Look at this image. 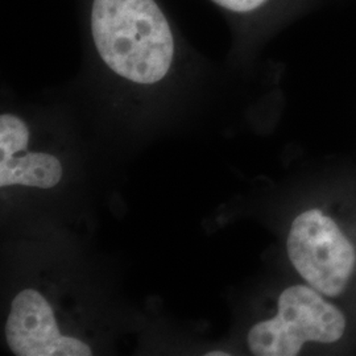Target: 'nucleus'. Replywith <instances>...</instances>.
<instances>
[{
	"mask_svg": "<svg viewBox=\"0 0 356 356\" xmlns=\"http://www.w3.org/2000/svg\"><path fill=\"white\" fill-rule=\"evenodd\" d=\"M343 313L310 285H294L281 293L277 314L256 323L248 347L257 356L298 355L306 343L338 342L346 332Z\"/></svg>",
	"mask_w": 356,
	"mask_h": 356,
	"instance_id": "nucleus-1",
	"label": "nucleus"
},
{
	"mask_svg": "<svg viewBox=\"0 0 356 356\" xmlns=\"http://www.w3.org/2000/svg\"><path fill=\"white\" fill-rule=\"evenodd\" d=\"M288 254L300 276L326 297L343 293L356 264L353 243L331 216L310 209L293 220Z\"/></svg>",
	"mask_w": 356,
	"mask_h": 356,
	"instance_id": "nucleus-2",
	"label": "nucleus"
},
{
	"mask_svg": "<svg viewBox=\"0 0 356 356\" xmlns=\"http://www.w3.org/2000/svg\"><path fill=\"white\" fill-rule=\"evenodd\" d=\"M11 351L19 356H89L88 344L65 337L57 326L48 301L35 289H26L13 298L6 325Z\"/></svg>",
	"mask_w": 356,
	"mask_h": 356,
	"instance_id": "nucleus-3",
	"label": "nucleus"
},
{
	"mask_svg": "<svg viewBox=\"0 0 356 356\" xmlns=\"http://www.w3.org/2000/svg\"><path fill=\"white\" fill-rule=\"evenodd\" d=\"M223 15L232 47L248 51L261 47L286 26L332 0H207Z\"/></svg>",
	"mask_w": 356,
	"mask_h": 356,
	"instance_id": "nucleus-4",
	"label": "nucleus"
},
{
	"mask_svg": "<svg viewBox=\"0 0 356 356\" xmlns=\"http://www.w3.org/2000/svg\"><path fill=\"white\" fill-rule=\"evenodd\" d=\"M63 177V166L49 153H26L0 157V185H24L41 189L56 186Z\"/></svg>",
	"mask_w": 356,
	"mask_h": 356,
	"instance_id": "nucleus-5",
	"label": "nucleus"
},
{
	"mask_svg": "<svg viewBox=\"0 0 356 356\" xmlns=\"http://www.w3.org/2000/svg\"><path fill=\"white\" fill-rule=\"evenodd\" d=\"M229 353H220V351H214V353H209L207 356H229Z\"/></svg>",
	"mask_w": 356,
	"mask_h": 356,
	"instance_id": "nucleus-6",
	"label": "nucleus"
}]
</instances>
